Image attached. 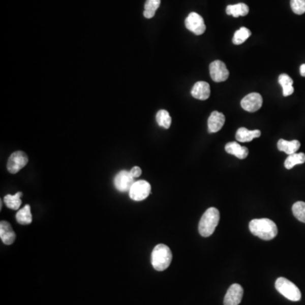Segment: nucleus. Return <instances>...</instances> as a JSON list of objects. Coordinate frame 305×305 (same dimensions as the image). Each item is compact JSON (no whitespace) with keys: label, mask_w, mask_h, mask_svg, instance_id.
<instances>
[{"label":"nucleus","mask_w":305,"mask_h":305,"mask_svg":"<svg viewBox=\"0 0 305 305\" xmlns=\"http://www.w3.org/2000/svg\"><path fill=\"white\" fill-rule=\"evenodd\" d=\"M249 230L254 236L269 241L277 236V226L274 221L267 218L254 219L249 222Z\"/></svg>","instance_id":"nucleus-1"},{"label":"nucleus","mask_w":305,"mask_h":305,"mask_svg":"<svg viewBox=\"0 0 305 305\" xmlns=\"http://www.w3.org/2000/svg\"><path fill=\"white\" fill-rule=\"evenodd\" d=\"M172 260V253L165 244L160 243L155 246L151 254V263L155 269L163 271L170 266Z\"/></svg>","instance_id":"nucleus-2"},{"label":"nucleus","mask_w":305,"mask_h":305,"mask_svg":"<svg viewBox=\"0 0 305 305\" xmlns=\"http://www.w3.org/2000/svg\"><path fill=\"white\" fill-rule=\"evenodd\" d=\"M220 221V212L216 208H209L201 217L198 231L201 236L208 237L214 233Z\"/></svg>","instance_id":"nucleus-3"},{"label":"nucleus","mask_w":305,"mask_h":305,"mask_svg":"<svg viewBox=\"0 0 305 305\" xmlns=\"http://www.w3.org/2000/svg\"><path fill=\"white\" fill-rule=\"evenodd\" d=\"M274 287L281 294L283 295L288 300L297 302L301 299L302 295H301V292L298 289V287L287 278L279 277L276 281Z\"/></svg>","instance_id":"nucleus-4"},{"label":"nucleus","mask_w":305,"mask_h":305,"mask_svg":"<svg viewBox=\"0 0 305 305\" xmlns=\"http://www.w3.org/2000/svg\"><path fill=\"white\" fill-rule=\"evenodd\" d=\"M151 193V186L144 180H137L133 183L129 191L130 198L134 201L146 199Z\"/></svg>","instance_id":"nucleus-5"},{"label":"nucleus","mask_w":305,"mask_h":305,"mask_svg":"<svg viewBox=\"0 0 305 305\" xmlns=\"http://www.w3.org/2000/svg\"><path fill=\"white\" fill-rule=\"evenodd\" d=\"M28 157L25 152L16 151L10 155L7 163V169L11 174H16L27 165Z\"/></svg>","instance_id":"nucleus-6"},{"label":"nucleus","mask_w":305,"mask_h":305,"mask_svg":"<svg viewBox=\"0 0 305 305\" xmlns=\"http://www.w3.org/2000/svg\"><path fill=\"white\" fill-rule=\"evenodd\" d=\"M186 27L195 35H202L206 30L204 20L198 13L192 12L186 18Z\"/></svg>","instance_id":"nucleus-7"},{"label":"nucleus","mask_w":305,"mask_h":305,"mask_svg":"<svg viewBox=\"0 0 305 305\" xmlns=\"http://www.w3.org/2000/svg\"><path fill=\"white\" fill-rule=\"evenodd\" d=\"M209 73L211 79L216 82L226 81L229 77V71L221 60H215L209 65Z\"/></svg>","instance_id":"nucleus-8"},{"label":"nucleus","mask_w":305,"mask_h":305,"mask_svg":"<svg viewBox=\"0 0 305 305\" xmlns=\"http://www.w3.org/2000/svg\"><path fill=\"white\" fill-rule=\"evenodd\" d=\"M134 182V177L131 175L130 171L125 170L119 171L114 179V187L121 193L130 191Z\"/></svg>","instance_id":"nucleus-9"},{"label":"nucleus","mask_w":305,"mask_h":305,"mask_svg":"<svg viewBox=\"0 0 305 305\" xmlns=\"http://www.w3.org/2000/svg\"><path fill=\"white\" fill-rule=\"evenodd\" d=\"M263 104V99L258 93H252L241 99V106L244 110L249 112H255L259 110Z\"/></svg>","instance_id":"nucleus-10"},{"label":"nucleus","mask_w":305,"mask_h":305,"mask_svg":"<svg viewBox=\"0 0 305 305\" xmlns=\"http://www.w3.org/2000/svg\"><path fill=\"white\" fill-rule=\"evenodd\" d=\"M243 296V288L241 285H231L224 297V305H238Z\"/></svg>","instance_id":"nucleus-11"},{"label":"nucleus","mask_w":305,"mask_h":305,"mask_svg":"<svg viewBox=\"0 0 305 305\" xmlns=\"http://www.w3.org/2000/svg\"><path fill=\"white\" fill-rule=\"evenodd\" d=\"M191 94L193 98L199 100H206L210 96L209 84L206 81H198L194 84L192 88Z\"/></svg>","instance_id":"nucleus-12"},{"label":"nucleus","mask_w":305,"mask_h":305,"mask_svg":"<svg viewBox=\"0 0 305 305\" xmlns=\"http://www.w3.org/2000/svg\"><path fill=\"white\" fill-rule=\"evenodd\" d=\"M225 120H226V118L222 113L218 111L212 112L208 119V132L215 133V132H219L223 127Z\"/></svg>","instance_id":"nucleus-13"},{"label":"nucleus","mask_w":305,"mask_h":305,"mask_svg":"<svg viewBox=\"0 0 305 305\" xmlns=\"http://www.w3.org/2000/svg\"><path fill=\"white\" fill-rule=\"evenodd\" d=\"M15 231L12 226L8 221H2L0 222V238L6 245H11L15 241Z\"/></svg>","instance_id":"nucleus-14"},{"label":"nucleus","mask_w":305,"mask_h":305,"mask_svg":"<svg viewBox=\"0 0 305 305\" xmlns=\"http://www.w3.org/2000/svg\"><path fill=\"white\" fill-rule=\"evenodd\" d=\"M225 149L230 155H234V156H236V158L241 159V160H243L245 158L248 157V155H249V149L246 147L241 146L238 142H228L226 145Z\"/></svg>","instance_id":"nucleus-15"},{"label":"nucleus","mask_w":305,"mask_h":305,"mask_svg":"<svg viewBox=\"0 0 305 305\" xmlns=\"http://www.w3.org/2000/svg\"><path fill=\"white\" fill-rule=\"evenodd\" d=\"M300 142L297 140H292V141H287V140L280 139L277 142V147L280 151L286 152L287 155H293L297 152V150L299 149Z\"/></svg>","instance_id":"nucleus-16"},{"label":"nucleus","mask_w":305,"mask_h":305,"mask_svg":"<svg viewBox=\"0 0 305 305\" xmlns=\"http://www.w3.org/2000/svg\"><path fill=\"white\" fill-rule=\"evenodd\" d=\"M260 136H261V132L259 130L249 131L245 127L239 128L236 133V140L241 142H251L252 140Z\"/></svg>","instance_id":"nucleus-17"},{"label":"nucleus","mask_w":305,"mask_h":305,"mask_svg":"<svg viewBox=\"0 0 305 305\" xmlns=\"http://www.w3.org/2000/svg\"><path fill=\"white\" fill-rule=\"evenodd\" d=\"M249 6L243 3L228 5L226 7V14L228 15H232L235 18L239 17V16H245L249 14Z\"/></svg>","instance_id":"nucleus-18"},{"label":"nucleus","mask_w":305,"mask_h":305,"mask_svg":"<svg viewBox=\"0 0 305 305\" xmlns=\"http://www.w3.org/2000/svg\"><path fill=\"white\" fill-rule=\"evenodd\" d=\"M279 84L282 86V90H283V96L287 97L292 95L294 92V88L292 86L293 81L287 74H281L278 78Z\"/></svg>","instance_id":"nucleus-19"},{"label":"nucleus","mask_w":305,"mask_h":305,"mask_svg":"<svg viewBox=\"0 0 305 305\" xmlns=\"http://www.w3.org/2000/svg\"><path fill=\"white\" fill-rule=\"evenodd\" d=\"M16 221L20 225H29L33 221V216L30 213V205H26L24 208L18 211L16 214Z\"/></svg>","instance_id":"nucleus-20"},{"label":"nucleus","mask_w":305,"mask_h":305,"mask_svg":"<svg viewBox=\"0 0 305 305\" xmlns=\"http://www.w3.org/2000/svg\"><path fill=\"white\" fill-rule=\"evenodd\" d=\"M21 197H22V193L18 192L17 193H15V195L8 194L5 196L4 201L8 208L13 209V210H17L21 205V199H20Z\"/></svg>","instance_id":"nucleus-21"},{"label":"nucleus","mask_w":305,"mask_h":305,"mask_svg":"<svg viewBox=\"0 0 305 305\" xmlns=\"http://www.w3.org/2000/svg\"><path fill=\"white\" fill-rule=\"evenodd\" d=\"M305 162V155L303 152L297 154L295 152L293 155H291L285 160L284 165L286 169L291 170L292 168L294 167L295 165H301Z\"/></svg>","instance_id":"nucleus-22"},{"label":"nucleus","mask_w":305,"mask_h":305,"mask_svg":"<svg viewBox=\"0 0 305 305\" xmlns=\"http://www.w3.org/2000/svg\"><path fill=\"white\" fill-rule=\"evenodd\" d=\"M161 0H146L144 5V11L143 15L147 19H151L155 15L156 10L159 9Z\"/></svg>","instance_id":"nucleus-23"},{"label":"nucleus","mask_w":305,"mask_h":305,"mask_svg":"<svg viewBox=\"0 0 305 305\" xmlns=\"http://www.w3.org/2000/svg\"><path fill=\"white\" fill-rule=\"evenodd\" d=\"M156 121L160 127H164L165 129L170 128L171 125V117L169 112L165 109H160L156 114Z\"/></svg>","instance_id":"nucleus-24"},{"label":"nucleus","mask_w":305,"mask_h":305,"mask_svg":"<svg viewBox=\"0 0 305 305\" xmlns=\"http://www.w3.org/2000/svg\"><path fill=\"white\" fill-rule=\"evenodd\" d=\"M250 36H251L250 30L246 27H241L234 34L232 42L235 45H240L241 43H243Z\"/></svg>","instance_id":"nucleus-25"},{"label":"nucleus","mask_w":305,"mask_h":305,"mask_svg":"<svg viewBox=\"0 0 305 305\" xmlns=\"http://www.w3.org/2000/svg\"><path fill=\"white\" fill-rule=\"evenodd\" d=\"M292 213H293V216L296 217V218L298 220V221H301V222H303L305 223V203L304 202H302V201H299V202H297V203H295L293 205H292Z\"/></svg>","instance_id":"nucleus-26"},{"label":"nucleus","mask_w":305,"mask_h":305,"mask_svg":"<svg viewBox=\"0 0 305 305\" xmlns=\"http://www.w3.org/2000/svg\"><path fill=\"white\" fill-rule=\"evenodd\" d=\"M291 8L297 15H302L305 13V0H291Z\"/></svg>","instance_id":"nucleus-27"},{"label":"nucleus","mask_w":305,"mask_h":305,"mask_svg":"<svg viewBox=\"0 0 305 305\" xmlns=\"http://www.w3.org/2000/svg\"><path fill=\"white\" fill-rule=\"evenodd\" d=\"M130 173H131V175L134 178L139 177L140 175H142V170L138 166H134V167H132L131 169Z\"/></svg>","instance_id":"nucleus-28"},{"label":"nucleus","mask_w":305,"mask_h":305,"mask_svg":"<svg viewBox=\"0 0 305 305\" xmlns=\"http://www.w3.org/2000/svg\"><path fill=\"white\" fill-rule=\"evenodd\" d=\"M300 74L301 76L305 77V64H302V66H300Z\"/></svg>","instance_id":"nucleus-29"}]
</instances>
